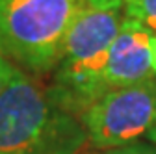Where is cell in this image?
<instances>
[{
    "label": "cell",
    "mask_w": 156,
    "mask_h": 154,
    "mask_svg": "<svg viewBox=\"0 0 156 154\" xmlns=\"http://www.w3.org/2000/svg\"><path fill=\"white\" fill-rule=\"evenodd\" d=\"M86 139L84 124L21 71L0 95V154H78Z\"/></svg>",
    "instance_id": "6da1fadb"
},
{
    "label": "cell",
    "mask_w": 156,
    "mask_h": 154,
    "mask_svg": "<svg viewBox=\"0 0 156 154\" xmlns=\"http://www.w3.org/2000/svg\"><path fill=\"white\" fill-rule=\"evenodd\" d=\"M84 0H0V45L32 72L60 65L65 35Z\"/></svg>",
    "instance_id": "7a4b0ae2"
},
{
    "label": "cell",
    "mask_w": 156,
    "mask_h": 154,
    "mask_svg": "<svg viewBox=\"0 0 156 154\" xmlns=\"http://www.w3.org/2000/svg\"><path fill=\"white\" fill-rule=\"evenodd\" d=\"M156 123V78L106 91L84 115L87 139L99 150L132 145Z\"/></svg>",
    "instance_id": "3957f363"
},
{
    "label": "cell",
    "mask_w": 156,
    "mask_h": 154,
    "mask_svg": "<svg viewBox=\"0 0 156 154\" xmlns=\"http://www.w3.org/2000/svg\"><path fill=\"white\" fill-rule=\"evenodd\" d=\"M121 8L99 9L86 4L65 35L60 63L104 74L108 50L121 30Z\"/></svg>",
    "instance_id": "277c9868"
},
{
    "label": "cell",
    "mask_w": 156,
    "mask_h": 154,
    "mask_svg": "<svg viewBox=\"0 0 156 154\" xmlns=\"http://www.w3.org/2000/svg\"><path fill=\"white\" fill-rule=\"evenodd\" d=\"M151 33L138 23L123 17L121 30L108 50L104 78L113 87H126L152 78Z\"/></svg>",
    "instance_id": "5b68a950"
},
{
    "label": "cell",
    "mask_w": 156,
    "mask_h": 154,
    "mask_svg": "<svg viewBox=\"0 0 156 154\" xmlns=\"http://www.w3.org/2000/svg\"><path fill=\"white\" fill-rule=\"evenodd\" d=\"M123 17L138 23L149 33L156 32V0H125Z\"/></svg>",
    "instance_id": "8992f818"
},
{
    "label": "cell",
    "mask_w": 156,
    "mask_h": 154,
    "mask_svg": "<svg viewBox=\"0 0 156 154\" xmlns=\"http://www.w3.org/2000/svg\"><path fill=\"white\" fill-rule=\"evenodd\" d=\"M108 154H156V149L147 145H126L121 149H113Z\"/></svg>",
    "instance_id": "52a82bcc"
},
{
    "label": "cell",
    "mask_w": 156,
    "mask_h": 154,
    "mask_svg": "<svg viewBox=\"0 0 156 154\" xmlns=\"http://www.w3.org/2000/svg\"><path fill=\"white\" fill-rule=\"evenodd\" d=\"M17 72H19V69L13 67L11 63H9V65H4V67H0V95H2V91L9 86V82L15 78Z\"/></svg>",
    "instance_id": "ba28073f"
},
{
    "label": "cell",
    "mask_w": 156,
    "mask_h": 154,
    "mask_svg": "<svg viewBox=\"0 0 156 154\" xmlns=\"http://www.w3.org/2000/svg\"><path fill=\"white\" fill-rule=\"evenodd\" d=\"M84 2L91 8H99V9H113V8H121L125 0H84Z\"/></svg>",
    "instance_id": "9c48e42d"
},
{
    "label": "cell",
    "mask_w": 156,
    "mask_h": 154,
    "mask_svg": "<svg viewBox=\"0 0 156 154\" xmlns=\"http://www.w3.org/2000/svg\"><path fill=\"white\" fill-rule=\"evenodd\" d=\"M151 61H152V71L156 72V35L151 37Z\"/></svg>",
    "instance_id": "30bf717a"
},
{
    "label": "cell",
    "mask_w": 156,
    "mask_h": 154,
    "mask_svg": "<svg viewBox=\"0 0 156 154\" xmlns=\"http://www.w3.org/2000/svg\"><path fill=\"white\" fill-rule=\"evenodd\" d=\"M4 65H9V61H8V56H6L2 45H0V67H4Z\"/></svg>",
    "instance_id": "8fae6325"
},
{
    "label": "cell",
    "mask_w": 156,
    "mask_h": 154,
    "mask_svg": "<svg viewBox=\"0 0 156 154\" xmlns=\"http://www.w3.org/2000/svg\"><path fill=\"white\" fill-rule=\"evenodd\" d=\"M149 136H151V141L156 145V123H154V126L151 128V132H149Z\"/></svg>",
    "instance_id": "7c38bea8"
}]
</instances>
